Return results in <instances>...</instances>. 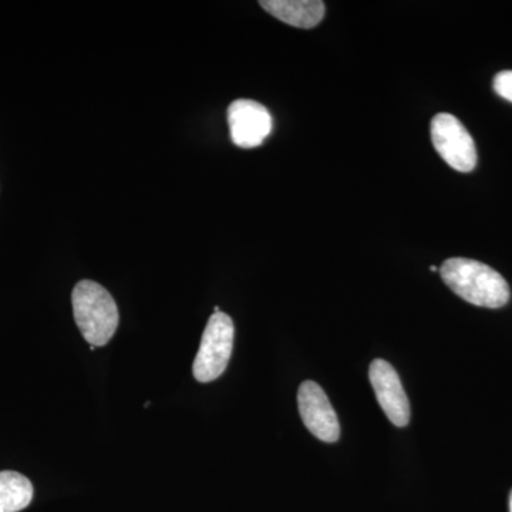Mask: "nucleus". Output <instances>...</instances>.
Returning <instances> with one entry per match:
<instances>
[{
    "instance_id": "f257e3e1",
    "label": "nucleus",
    "mask_w": 512,
    "mask_h": 512,
    "mask_svg": "<svg viewBox=\"0 0 512 512\" xmlns=\"http://www.w3.org/2000/svg\"><path fill=\"white\" fill-rule=\"evenodd\" d=\"M444 284L471 305L503 308L510 301V286L491 266L468 258H450L441 265Z\"/></svg>"
},
{
    "instance_id": "f03ea898",
    "label": "nucleus",
    "mask_w": 512,
    "mask_h": 512,
    "mask_svg": "<svg viewBox=\"0 0 512 512\" xmlns=\"http://www.w3.org/2000/svg\"><path fill=\"white\" fill-rule=\"evenodd\" d=\"M74 320L83 338L94 346H106L119 326V308L106 288L94 281H82L72 293Z\"/></svg>"
},
{
    "instance_id": "7ed1b4c3",
    "label": "nucleus",
    "mask_w": 512,
    "mask_h": 512,
    "mask_svg": "<svg viewBox=\"0 0 512 512\" xmlns=\"http://www.w3.org/2000/svg\"><path fill=\"white\" fill-rule=\"evenodd\" d=\"M234 336V322L227 313H214L202 333L200 350L192 366L198 382L210 383L225 372L234 348Z\"/></svg>"
},
{
    "instance_id": "20e7f679",
    "label": "nucleus",
    "mask_w": 512,
    "mask_h": 512,
    "mask_svg": "<svg viewBox=\"0 0 512 512\" xmlns=\"http://www.w3.org/2000/svg\"><path fill=\"white\" fill-rule=\"evenodd\" d=\"M431 141L440 157L454 170L470 173L477 165L473 137L457 117L440 113L431 120Z\"/></svg>"
},
{
    "instance_id": "39448f33",
    "label": "nucleus",
    "mask_w": 512,
    "mask_h": 512,
    "mask_svg": "<svg viewBox=\"0 0 512 512\" xmlns=\"http://www.w3.org/2000/svg\"><path fill=\"white\" fill-rule=\"evenodd\" d=\"M299 413L306 429L325 443H336L340 437L338 414L330 404L325 390L318 383L306 380L299 387Z\"/></svg>"
},
{
    "instance_id": "423d86ee",
    "label": "nucleus",
    "mask_w": 512,
    "mask_h": 512,
    "mask_svg": "<svg viewBox=\"0 0 512 512\" xmlns=\"http://www.w3.org/2000/svg\"><path fill=\"white\" fill-rule=\"evenodd\" d=\"M228 124L235 146L255 148L271 134L272 116L254 100H235L228 107Z\"/></svg>"
},
{
    "instance_id": "0eeeda50",
    "label": "nucleus",
    "mask_w": 512,
    "mask_h": 512,
    "mask_svg": "<svg viewBox=\"0 0 512 512\" xmlns=\"http://www.w3.org/2000/svg\"><path fill=\"white\" fill-rule=\"evenodd\" d=\"M369 379L375 389L377 402L389 420L394 426L406 427L410 421V403L394 367L386 360H373Z\"/></svg>"
},
{
    "instance_id": "6e6552de",
    "label": "nucleus",
    "mask_w": 512,
    "mask_h": 512,
    "mask_svg": "<svg viewBox=\"0 0 512 512\" xmlns=\"http://www.w3.org/2000/svg\"><path fill=\"white\" fill-rule=\"evenodd\" d=\"M259 5L286 25L301 29L318 26L326 10L320 0H262Z\"/></svg>"
},
{
    "instance_id": "1a4fd4ad",
    "label": "nucleus",
    "mask_w": 512,
    "mask_h": 512,
    "mask_svg": "<svg viewBox=\"0 0 512 512\" xmlns=\"http://www.w3.org/2000/svg\"><path fill=\"white\" fill-rule=\"evenodd\" d=\"M33 500L29 478L16 471H0V512L25 510Z\"/></svg>"
},
{
    "instance_id": "9d476101",
    "label": "nucleus",
    "mask_w": 512,
    "mask_h": 512,
    "mask_svg": "<svg viewBox=\"0 0 512 512\" xmlns=\"http://www.w3.org/2000/svg\"><path fill=\"white\" fill-rule=\"evenodd\" d=\"M493 86L498 96L512 103V70L498 73L495 76Z\"/></svg>"
},
{
    "instance_id": "9b49d317",
    "label": "nucleus",
    "mask_w": 512,
    "mask_h": 512,
    "mask_svg": "<svg viewBox=\"0 0 512 512\" xmlns=\"http://www.w3.org/2000/svg\"><path fill=\"white\" fill-rule=\"evenodd\" d=\"M430 271L431 272H436L437 271V266H430Z\"/></svg>"
},
{
    "instance_id": "f8f14e48",
    "label": "nucleus",
    "mask_w": 512,
    "mask_h": 512,
    "mask_svg": "<svg viewBox=\"0 0 512 512\" xmlns=\"http://www.w3.org/2000/svg\"><path fill=\"white\" fill-rule=\"evenodd\" d=\"M510 512H512V491L510 494Z\"/></svg>"
}]
</instances>
